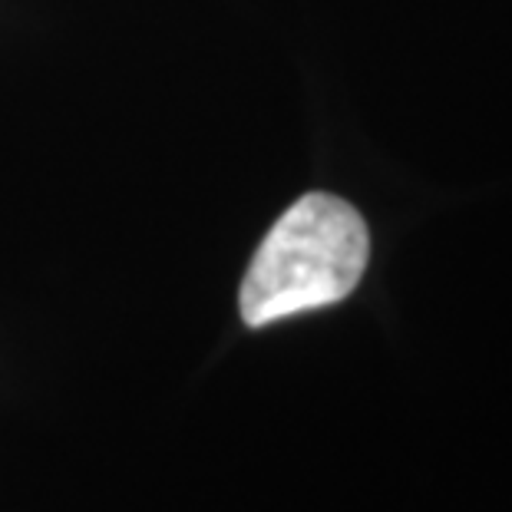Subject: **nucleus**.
<instances>
[{"label":"nucleus","instance_id":"1","mask_svg":"<svg viewBox=\"0 0 512 512\" xmlns=\"http://www.w3.org/2000/svg\"><path fill=\"white\" fill-rule=\"evenodd\" d=\"M370 258L367 222L351 202L308 192L261 238L245 271L238 308L248 328L344 301Z\"/></svg>","mask_w":512,"mask_h":512}]
</instances>
